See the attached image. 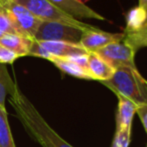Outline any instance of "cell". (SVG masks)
<instances>
[{"mask_svg":"<svg viewBox=\"0 0 147 147\" xmlns=\"http://www.w3.org/2000/svg\"><path fill=\"white\" fill-rule=\"evenodd\" d=\"M10 103L25 130L42 147H73L61 138L13 82L9 90Z\"/></svg>","mask_w":147,"mask_h":147,"instance_id":"obj_1","label":"cell"},{"mask_svg":"<svg viewBox=\"0 0 147 147\" xmlns=\"http://www.w3.org/2000/svg\"><path fill=\"white\" fill-rule=\"evenodd\" d=\"M101 83L116 95L131 100L137 106L147 104V80L136 67L115 69L112 77Z\"/></svg>","mask_w":147,"mask_h":147,"instance_id":"obj_2","label":"cell"},{"mask_svg":"<svg viewBox=\"0 0 147 147\" xmlns=\"http://www.w3.org/2000/svg\"><path fill=\"white\" fill-rule=\"evenodd\" d=\"M13 1L25 7L33 15L42 21L60 22L82 30H87L93 27L92 25L81 22L80 20L65 14L48 0H13Z\"/></svg>","mask_w":147,"mask_h":147,"instance_id":"obj_3","label":"cell"},{"mask_svg":"<svg viewBox=\"0 0 147 147\" xmlns=\"http://www.w3.org/2000/svg\"><path fill=\"white\" fill-rule=\"evenodd\" d=\"M89 52L80 44L60 41H33L29 55L50 60L52 58H69V57L87 55Z\"/></svg>","mask_w":147,"mask_h":147,"instance_id":"obj_4","label":"cell"},{"mask_svg":"<svg viewBox=\"0 0 147 147\" xmlns=\"http://www.w3.org/2000/svg\"><path fill=\"white\" fill-rule=\"evenodd\" d=\"M82 29L55 21H42L34 35V41H60L79 44Z\"/></svg>","mask_w":147,"mask_h":147,"instance_id":"obj_5","label":"cell"},{"mask_svg":"<svg viewBox=\"0 0 147 147\" xmlns=\"http://www.w3.org/2000/svg\"><path fill=\"white\" fill-rule=\"evenodd\" d=\"M0 4L7 10L16 31L28 38H34L42 20L38 19L29 10L13 0H0Z\"/></svg>","mask_w":147,"mask_h":147,"instance_id":"obj_6","label":"cell"},{"mask_svg":"<svg viewBox=\"0 0 147 147\" xmlns=\"http://www.w3.org/2000/svg\"><path fill=\"white\" fill-rule=\"evenodd\" d=\"M95 53L105 60L113 69L120 67H136V51L123 41L110 43Z\"/></svg>","mask_w":147,"mask_h":147,"instance_id":"obj_7","label":"cell"},{"mask_svg":"<svg viewBox=\"0 0 147 147\" xmlns=\"http://www.w3.org/2000/svg\"><path fill=\"white\" fill-rule=\"evenodd\" d=\"M124 32L122 33H111L100 30L94 27L83 31V34L80 39L79 44L87 52H96L99 49L103 48L106 45L113 42L123 41Z\"/></svg>","mask_w":147,"mask_h":147,"instance_id":"obj_8","label":"cell"},{"mask_svg":"<svg viewBox=\"0 0 147 147\" xmlns=\"http://www.w3.org/2000/svg\"><path fill=\"white\" fill-rule=\"evenodd\" d=\"M49 2L56 6L59 10L67 15L79 20L81 18L95 20H106L98 12L91 9L85 3H82L79 0H48Z\"/></svg>","mask_w":147,"mask_h":147,"instance_id":"obj_9","label":"cell"},{"mask_svg":"<svg viewBox=\"0 0 147 147\" xmlns=\"http://www.w3.org/2000/svg\"><path fill=\"white\" fill-rule=\"evenodd\" d=\"M87 70L92 80L102 82L112 77L115 69H113L105 60L95 52H89L87 55Z\"/></svg>","mask_w":147,"mask_h":147,"instance_id":"obj_10","label":"cell"},{"mask_svg":"<svg viewBox=\"0 0 147 147\" xmlns=\"http://www.w3.org/2000/svg\"><path fill=\"white\" fill-rule=\"evenodd\" d=\"M118 98V110L116 115V130H130L131 131L132 120L136 114L137 105L131 100L116 95Z\"/></svg>","mask_w":147,"mask_h":147,"instance_id":"obj_11","label":"cell"},{"mask_svg":"<svg viewBox=\"0 0 147 147\" xmlns=\"http://www.w3.org/2000/svg\"><path fill=\"white\" fill-rule=\"evenodd\" d=\"M33 41H34L33 39L18 33H8L0 38V44L21 57L29 55Z\"/></svg>","mask_w":147,"mask_h":147,"instance_id":"obj_12","label":"cell"},{"mask_svg":"<svg viewBox=\"0 0 147 147\" xmlns=\"http://www.w3.org/2000/svg\"><path fill=\"white\" fill-rule=\"evenodd\" d=\"M49 61H51L57 68H59L62 72L68 74V75L74 76L76 78H81V79L92 80L89 75L88 71L75 62H73L69 58H52Z\"/></svg>","mask_w":147,"mask_h":147,"instance_id":"obj_13","label":"cell"},{"mask_svg":"<svg viewBox=\"0 0 147 147\" xmlns=\"http://www.w3.org/2000/svg\"><path fill=\"white\" fill-rule=\"evenodd\" d=\"M126 27L124 32H132L139 29L147 20V11L140 6L130 9L125 16Z\"/></svg>","mask_w":147,"mask_h":147,"instance_id":"obj_14","label":"cell"},{"mask_svg":"<svg viewBox=\"0 0 147 147\" xmlns=\"http://www.w3.org/2000/svg\"><path fill=\"white\" fill-rule=\"evenodd\" d=\"M123 42L137 52L140 48L147 47V20L139 29L132 32H124Z\"/></svg>","mask_w":147,"mask_h":147,"instance_id":"obj_15","label":"cell"},{"mask_svg":"<svg viewBox=\"0 0 147 147\" xmlns=\"http://www.w3.org/2000/svg\"><path fill=\"white\" fill-rule=\"evenodd\" d=\"M0 147H16L10 130L5 107L0 106Z\"/></svg>","mask_w":147,"mask_h":147,"instance_id":"obj_16","label":"cell"},{"mask_svg":"<svg viewBox=\"0 0 147 147\" xmlns=\"http://www.w3.org/2000/svg\"><path fill=\"white\" fill-rule=\"evenodd\" d=\"M13 84V81L10 79L6 67L3 64H0V106L5 107L6 93Z\"/></svg>","mask_w":147,"mask_h":147,"instance_id":"obj_17","label":"cell"},{"mask_svg":"<svg viewBox=\"0 0 147 147\" xmlns=\"http://www.w3.org/2000/svg\"><path fill=\"white\" fill-rule=\"evenodd\" d=\"M8 33H18L14 27L7 10L0 4V38ZM19 34V33H18Z\"/></svg>","mask_w":147,"mask_h":147,"instance_id":"obj_18","label":"cell"},{"mask_svg":"<svg viewBox=\"0 0 147 147\" xmlns=\"http://www.w3.org/2000/svg\"><path fill=\"white\" fill-rule=\"evenodd\" d=\"M130 130H116L111 147H128L130 143Z\"/></svg>","mask_w":147,"mask_h":147,"instance_id":"obj_19","label":"cell"},{"mask_svg":"<svg viewBox=\"0 0 147 147\" xmlns=\"http://www.w3.org/2000/svg\"><path fill=\"white\" fill-rule=\"evenodd\" d=\"M17 58H19L17 54L0 44V64H11Z\"/></svg>","mask_w":147,"mask_h":147,"instance_id":"obj_20","label":"cell"},{"mask_svg":"<svg viewBox=\"0 0 147 147\" xmlns=\"http://www.w3.org/2000/svg\"><path fill=\"white\" fill-rule=\"evenodd\" d=\"M136 114L138 115L139 119L141 120L142 124L144 126V129H145L147 133V104L139 105L136 109Z\"/></svg>","mask_w":147,"mask_h":147,"instance_id":"obj_21","label":"cell"},{"mask_svg":"<svg viewBox=\"0 0 147 147\" xmlns=\"http://www.w3.org/2000/svg\"><path fill=\"white\" fill-rule=\"evenodd\" d=\"M138 6L142 7L147 11V0H138Z\"/></svg>","mask_w":147,"mask_h":147,"instance_id":"obj_22","label":"cell"},{"mask_svg":"<svg viewBox=\"0 0 147 147\" xmlns=\"http://www.w3.org/2000/svg\"><path fill=\"white\" fill-rule=\"evenodd\" d=\"M79 1H81L82 3H85L86 1H88V0H79Z\"/></svg>","mask_w":147,"mask_h":147,"instance_id":"obj_23","label":"cell"},{"mask_svg":"<svg viewBox=\"0 0 147 147\" xmlns=\"http://www.w3.org/2000/svg\"><path fill=\"white\" fill-rule=\"evenodd\" d=\"M146 147H147V144H146Z\"/></svg>","mask_w":147,"mask_h":147,"instance_id":"obj_24","label":"cell"}]
</instances>
